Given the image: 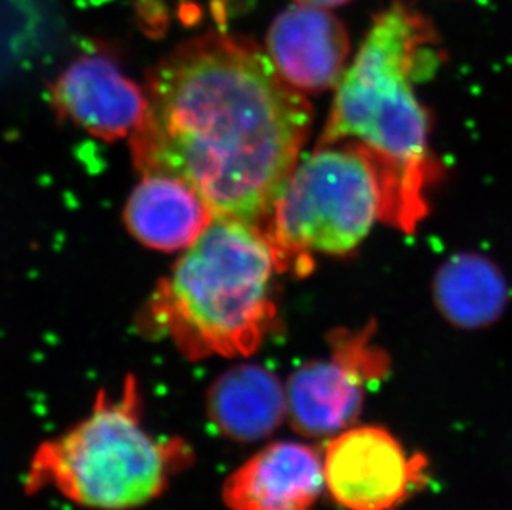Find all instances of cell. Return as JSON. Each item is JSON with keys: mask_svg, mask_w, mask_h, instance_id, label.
<instances>
[{"mask_svg": "<svg viewBox=\"0 0 512 510\" xmlns=\"http://www.w3.org/2000/svg\"><path fill=\"white\" fill-rule=\"evenodd\" d=\"M146 95L131 135L136 168L181 179L214 217L262 231L310 133L304 93L256 42L209 32L160 60Z\"/></svg>", "mask_w": 512, "mask_h": 510, "instance_id": "6da1fadb", "label": "cell"}, {"mask_svg": "<svg viewBox=\"0 0 512 510\" xmlns=\"http://www.w3.org/2000/svg\"><path fill=\"white\" fill-rule=\"evenodd\" d=\"M441 58L433 22L405 0L390 2L373 17L335 87L317 143H350L372 161L382 221L405 234L428 216V191L441 176L430 150V118L416 95V82L430 78Z\"/></svg>", "mask_w": 512, "mask_h": 510, "instance_id": "7a4b0ae2", "label": "cell"}, {"mask_svg": "<svg viewBox=\"0 0 512 510\" xmlns=\"http://www.w3.org/2000/svg\"><path fill=\"white\" fill-rule=\"evenodd\" d=\"M277 270L261 229L214 217L145 307V328L170 338L189 360L249 357L277 318Z\"/></svg>", "mask_w": 512, "mask_h": 510, "instance_id": "3957f363", "label": "cell"}, {"mask_svg": "<svg viewBox=\"0 0 512 510\" xmlns=\"http://www.w3.org/2000/svg\"><path fill=\"white\" fill-rule=\"evenodd\" d=\"M186 456L184 444L161 443L143 429L130 376L120 398L102 393L85 421L40 446L27 491L52 486L80 506L131 509L160 496Z\"/></svg>", "mask_w": 512, "mask_h": 510, "instance_id": "277c9868", "label": "cell"}, {"mask_svg": "<svg viewBox=\"0 0 512 510\" xmlns=\"http://www.w3.org/2000/svg\"><path fill=\"white\" fill-rule=\"evenodd\" d=\"M372 161L350 143L317 146L285 181L262 227L277 270L307 275L312 255L352 254L382 221Z\"/></svg>", "mask_w": 512, "mask_h": 510, "instance_id": "5b68a950", "label": "cell"}, {"mask_svg": "<svg viewBox=\"0 0 512 510\" xmlns=\"http://www.w3.org/2000/svg\"><path fill=\"white\" fill-rule=\"evenodd\" d=\"M373 323L330 335L332 357L300 366L290 376L287 413L305 436L337 434L362 409L365 385L388 371L387 355L372 342Z\"/></svg>", "mask_w": 512, "mask_h": 510, "instance_id": "8992f818", "label": "cell"}, {"mask_svg": "<svg viewBox=\"0 0 512 510\" xmlns=\"http://www.w3.org/2000/svg\"><path fill=\"white\" fill-rule=\"evenodd\" d=\"M322 461L330 496L347 510H393L425 479V458L408 456L395 436L375 426L345 429Z\"/></svg>", "mask_w": 512, "mask_h": 510, "instance_id": "52a82bcc", "label": "cell"}, {"mask_svg": "<svg viewBox=\"0 0 512 510\" xmlns=\"http://www.w3.org/2000/svg\"><path fill=\"white\" fill-rule=\"evenodd\" d=\"M266 52L277 72L300 93L335 88L347 70L350 37L329 9L294 4L267 32Z\"/></svg>", "mask_w": 512, "mask_h": 510, "instance_id": "ba28073f", "label": "cell"}, {"mask_svg": "<svg viewBox=\"0 0 512 510\" xmlns=\"http://www.w3.org/2000/svg\"><path fill=\"white\" fill-rule=\"evenodd\" d=\"M52 97L63 118L108 141L133 135L148 110V95L105 55L70 63Z\"/></svg>", "mask_w": 512, "mask_h": 510, "instance_id": "9c48e42d", "label": "cell"}, {"mask_svg": "<svg viewBox=\"0 0 512 510\" xmlns=\"http://www.w3.org/2000/svg\"><path fill=\"white\" fill-rule=\"evenodd\" d=\"M324 461L305 444L274 443L224 484L231 510H310L324 491Z\"/></svg>", "mask_w": 512, "mask_h": 510, "instance_id": "30bf717a", "label": "cell"}, {"mask_svg": "<svg viewBox=\"0 0 512 510\" xmlns=\"http://www.w3.org/2000/svg\"><path fill=\"white\" fill-rule=\"evenodd\" d=\"M213 221V211L189 184L165 174H145L125 207L126 227L155 251L193 246Z\"/></svg>", "mask_w": 512, "mask_h": 510, "instance_id": "8fae6325", "label": "cell"}, {"mask_svg": "<svg viewBox=\"0 0 512 510\" xmlns=\"http://www.w3.org/2000/svg\"><path fill=\"white\" fill-rule=\"evenodd\" d=\"M208 414L226 438L254 443L281 426L287 414V391L262 366H234L211 386Z\"/></svg>", "mask_w": 512, "mask_h": 510, "instance_id": "7c38bea8", "label": "cell"}, {"mask_svg": "<svg viewBox=\"0 0 512 510\" xmlns=\"http://www.w3.org/2000/svg\"><path fill=\"white\" fill-rule=\"evenodd\" d=\"M436 307L458 327L483 328L508 304V285L498 267L479 254H458L436 272Z\"/></svg>", "mask_w": 512, "mask_h": 510, "instance_id": "4fadbf2b", "label": "cell"}, {"mask_svg": "<svg viewBox=\"0 0 512 510\" xmlns=\"http://www.w3.org/2000/svg\"><path fill=\"white\" fill-rule=\"evenodd\" d=\"M295 4L314 5V7H320V9H335L340 5H345L350 0H294Z\"/></svg>", "mask_w": 512, "mask_h": 510, "instance_id": "5bb4252c", "label": "cell"}]
</instances>
